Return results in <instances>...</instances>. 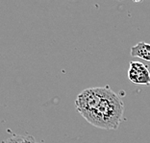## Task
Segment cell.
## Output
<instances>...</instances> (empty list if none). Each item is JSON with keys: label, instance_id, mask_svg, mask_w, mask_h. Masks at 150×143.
<instances>
[{"label": "cell", "instance_id": "cell-1", "mask_svg": "<svg viewBox=\"0 0 150 143\" xmlns=\"http://www.w3.org/2000/svg\"><path fill=\"white\" fill-rule=\"evenodd\" d=\"M123 102L109 87H106L104 96L99 106L86 118L90 124L104 130H117L123 116Z\"/></svg>", "mask_w": 150, "mask_h": 143}, {"label": "cell", "instance_id": "cell-2", "mask_svg": "<svg viewBox=\"0 0 150 143\" xmlns=\"http://www.w3.org/2000/svg\"><path fill=\"white\" fill-rule=\"evenodd\" d=\"M105 89L106 87H90L83 90L76 97L75 108L82 117L86 119L94 110H96L104 96Z\"/></svg>", "mask_w": 150, "mask_h": 143}, {"label": "cell", "instance_id": "cell-3", "mask_svg": "<svg viewBox=\"0 0 150 143\" xmlns=\"http://www.w3.org/2000/svg\"><path fill=\"white\" fill-rule=\"evenodd\" d=\"M128 79L139 86H150L148 66L141 62H131L128 69Z\"/></svg>", "mask_w": 150, "mask_h": 143}, {"label": "cell", "instance_id": "cell-4", "mask_svg": "<svg viewBox=\"0 0 150 143\" xmlns=\"http://www.w3.org/2000/svg\"><path fill=\"white\" fill-rule=\"evenodd\" d=\"M130 54L132 57L150 62V43H146L144 42L137 43L131 48Z\"/></svg>", "mask_w": 150, "mask_h": 143}, {"label": "cell", "instance_id": "cell-5", "mask_svg": "<svg viewBox=\"0 0 150 143\" xmlns=\"http://www.w3.org/2000/svg\"><path fill=\"white\" fill-rule=\"evenodd\" d=\"M3 143H37L33 137L30 135H16L12 137L3 142Z\"/></svg>", "mask_w": 150, "mask_h": 143}]
</instances>
